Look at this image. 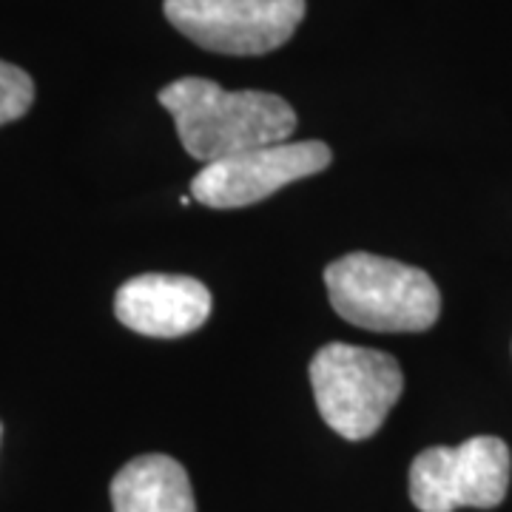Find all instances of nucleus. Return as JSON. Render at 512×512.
Instances as JSON below:
<instances>
[{"instance_id":"1","label":"nucleus","mask_w":512,"mask_h":512,"mask_svg":"<svg viewBox=\"0 0 512 512\" xmlns=\"http://www.w3.org/2000/svg\"><path fill=\"white\" fill-rule=\"evenodd\" d=\"M157 100L174 117L183 148L200 163H217L251 148L288 143L296 111L271 92H225L205 77H180Z\"/></svg>"},{"instance_id":"2","label":"nucleus","mask_w":512,"mask_h":512,"mask_svg":"<svg viewBox=\"0 0 512 512\" xmlns=\"http://www.w3.org/2000/svg\"><path fill=\"white\" fill-rule=\"evenodd\" d=\"M333 311L379 333H421L441 313V293L421 268L376 254H348L325 268Z\"/></svg>"},{"instance_id":"3","label":"nucleus","mask_w":512,"mask_h":512,"mask_svg":"<svg viewBox=\"0 0 512 512\" xmlns=\"http://www.w3.org/2000/svg\"><path fill=\"white\" fill-rule=\"evenodd\" d=\"M311 387L330 430L342 439L362 441L390 416L402 396L404 376L390 353L330 342L313 356Z\"/></svg>"},{"instance_id":"4","label":"nucleus","mask_w":512,"mask_h":512,"mask_svg":"<svg viewBox=\"0 0 512 512\" xmlns=\"http://www.w3.org/2000/svg\"><path fill=\"white\" fill-rule=\"evenodd\" d=\"M510 487V447L473 436L458 447H430L410 464V498L421 512L493 510Z\"/></svg>"},{"instance_id":"5","label":"nucleus","mask_w":512,"mask_h":512,"mask_svg":"<svg viewBox=\"0 0 512 512\" xmlns=\"http://www.w3.org/2000/svg\"><path fill=\"white\" fill-rule=\"evenodd\" d=\"M165 18L217 55L254 57L285 46L305 18V0H165Z\"/></svg>"},{"instance_id":"6","label":"nucleus","mask_w":512,"mask_h":512,"mask_svg":"<svg viewBox=\"0 0 512 512\" xmlns=\"http://www.w3.org/2000/svg\"><path fill=\"white\" fill-rule=\"evenodd\" d=\"M333 151L319 140L274 143L208 163L191 180V197L208 208H245L279 188L325 171Z\"/></svg>"},{"instance_id":"7","label":"nucleus","mask_w":512,"mask_h":512,"mask_svg":"<svg viewBox=\"0 0 512 512\" xmlns=\"http://www.w3.org/2000/svg\"><path fill=\"white\" fill-rule=\"evenodd\" d=\"M117 319L134 333L177 339L202 328L211 316V291L194 276L143 274L120 285Z\"/></svg>"},{"instance_id":"8","label":"nucleus","mask_w":512,"mask_h":512,"mask_svg":"<svg viewBox=\"0 0 512 512\" xmlns=\"http://www.w3.org/2000/svg\"><path fill=\"white\" fill-rule=\"evenodd\" d=\"M114 512H197L194 490L177 458L148 453L128 461L111 478Z\"/></svg>"},{"instance_id":"9","label":"nucleus","mask_w":512,"mask_h":512,"mask_svg":"<svg viewBox=\"0 0 512 512\" xmlns=\"http://www.w3.org/2000/svg\"><path fill=\"white\" fill-rule=\"evenodd\" d=\"M32 103H35L32 77L18 66L0 60V126L20 120L26 111L32 109Z\"/></svg>"}]
</instances>
